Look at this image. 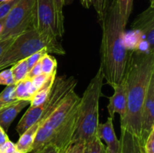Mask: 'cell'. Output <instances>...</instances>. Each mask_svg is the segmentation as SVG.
I'll use <instances>...</instances> for the list:
<instances>
[{
    "label": "cell",
    "instance_id": "52a82bcc",
    "mask_svg": "<svg viewBox=\"0 0 154 153\" xmlns=\"http://www.w3.org/2000/svg\"><path fill=\"white\" fill-rule=\"evenodd\" d=\"M33 28L50 38H58L53 0H36Z\"/></svg>",
    "mask_w": 154,
    "mask_h": 153
},
{
    "label": "cell",
    "instance_id": "603a6c76",
    "mask_svg": "<svg viewBox=\"0 0 154 153\" xmlns=\"http://www.w3.org/2000/svg\"><path fill=\"white\" fill-rule=\"evenodd\" d=\"M46 53H48L47 49H42L40 51H38V52H35L34 54H32V55H31L30 56H29L28 58H26L29 70L35 64H37V63L42 59V57H43Z\"/></svg>",
    "mask_w": 154,
    "mask_h": 153
},
{
    "label": "cell",
    "instance_id": "f546056e",
    "mask_svg": "<svg viewBox=\"0 0 154 153\" xmlns=\"http://www.w3.org/2000/svg\"><path fill=\"white\" fill-rule=\"evenodd\" d=\"M16 150V146L10 140L0 146V153H12Z\"/></svg>",
    "mask_w": 154,
    "mask_h": 153
},
{
    "label": "cell",
    "instance_id": "5b68a950",
    "mask_svg": "<svg viewBox=\"0 0 154 153\" xmlns=\"http://www.w3.org/2000/svg\"><path fill=\"white\" fill-rule=\"evenodd\" d=\"M47 49L48 53L65 55L66 50L57 38H50L32 28L17 36L0 61V71L35 52Z\"/></svg>",
    "mask_w": 154,
    "mask_h": 153
},
{
    "label": "cell",
    "instance_id": "4dcf8cb0",
    "mask_svg": "<svg viewBox=\"0 0 154 153\" xmlns=\"http://www.w3.org/2000/svg\"><path fill=\"white\" fill-rule=\"evenodd\" d=\"M111 1H112V0H99V10H98L97 11L99 20L101 19V17L102 16L103 14L105 13V10H106L107 9H108V8L109 7Z\"/></svg>",
    "mask_w": 154,
    "mask_h": 153
},
{
    "label": "cell",
    "instance_id": "7c38bea8",
    "mask_svg": "<svg viewBox=\"0 0 154 153\" xmlns=\"http://www.w3.org/2000/svg\"><path fill=\"white\" fill-rule=\"evenodd\" d=\"M30 104L29 100H16L8 106L0 110V126L5 132L8 130L11 124L23 109Z\"/></svg>",
    "mask_w": 154,
    "mask_h": 153
},
{
    "label": "cell",
    "instance_id": "d6a6232c",
    "mask_svg": "<svg viewBox=\"0 0 154 153\" xmlns=\"http://www.w3.org/2000/svg\"><path fill=\"white\" fill-rule=\"evenodd\" d=\"M81 2L86 8H90L91 6H93L96 12L99 10V0H81Z\"/></svg>",
    "mask_w": 154,
    "mask_h": 153
},
{
    "label": "cell",
    "instance_id": "3957f363",
    "mask_svg": "<svg viewBox=\"0 0 154 153\" xmlns=\"http://www.w3.org/2000/svg\"><path fill=\"white\" fill-rule=\"evenodd\" d=\"M80 101L81 98L75 90L66 96L40 124L30 152L38 151L47 145L54 146L60 152H64L75 134Z\"/></svg>",
    "mask_w": 154,
    "mask_h": 153
},
{
    "label": "cell",
    "instance_id": "1f68e13d",
    "mask_svg": "<svg viewBox=\"0 0 154 153\" xmlns=\"http://www.w3.org/2000/svg\"><path fill=\"white\" fill-rule=\"evenodd\" d=\"M32 153H61L60 150L53 145H47L45 147Z\"/></svg>",
    "mask_w": 154,
    "mask_h": 153
},
{
    "label": "cell",
    "instance_id": "277c9868",
    "mask_svg": "<svg viewBox=\"0 0 154 153\" xmlns=\"http://www.w3.org/2000/svg\"><path fill=\"white\" fill-rule=\"evenodd\" d=\"M103 80V72L99 67L81 98L77 127L72 142L83 141L87 145L96 135Z\"/></svg>",
    "mask_w": 154,
    "mask_h": 153
},
{
    "label": "cell",
    "instance_id": "484cf974",
    "mask_svg": "<svg viewBox=\"0 0 154 153\" xmlns=\"http://www.w3.org/2000/svg\"><path fill=\"white\" fill-rule=\"evenodd\" d=\"M143 151L144 153H154V128L143 144Z\"/></svg>",
    "mask_w": 154,
    "mask_h": 153
},
{
    "label": "cell",
    "instance_id": "836d02e7",
    "mask_svg": "<svg viewBox=\"0 0 154 153\" xmlns=\"http://www.w3.org/2000/svg\"><path fill=\"white\" fill-rule=\"evenodd\" d=\"M3 25H4V20H0V34H1L2 32Z\"/></svg>",
    "mask_w": 154,
    "mask_h": 153
},
{
    "label": "cell",
    "instance_id": "2e32d148",
    "mask_svg": "<svg viewBox=\"0 0 154 153\" xmlns=\"http://www.w3.org/2000/svg\"><path fill=\"white\" fill-rule=\"evenodd\" d=\"M66 0H53L56 14V26H57L58 38H61L65 33L64 28V14L63 7Z\"/></svg>",
    "mask_w": 154,
    "mask_h": 153
},
{
    "label": "cell",
    "instance_id": "f1b7e54d",
    "mask_svg": "<svg viewBox=\"0 0 154 153\" xmlns=\"http://www.w3.org/2000/svg\"><path fill=\"white\" fill-rule=\"evenodd\" d=\"M42 74V66H41V60L37 63V64H35L28 72V74H27V77L28 79L32 80V78L35 77V76H38L39 74Z\"/></svg>",
    "mask_w": 154,
    "mask_h": 153
},
{
    "label": "cell",
    "instance_id": "4316f807",
    "mask_svg": "<svg viewBox=\"0 0 154 153\" xmlns=\"http://www.w3.org/2000/svg\"><path fill=\"white\" fill-rule=\"evenodd\" d=\"M51 76V75H50ZM49 76L48 75H45L44 74H39L38 76H35V77L32 78L31 80V83H32V86L33 90H34L35 93L36 92L38 89L41 88L42 86L44 85L45 82L47 81V80L48 79Z\"/></svg>",
    "mask_w": 154,
    "mask_h": 153
},
{
    "label": "cell",
    "instance_id": "e575fe53",
    "mask_svg": "<svg viewBox=\"0 0 154 153\" xmlns=\"http://www.w3.org/2000/svg\"><path fill=\"white\" fill-rule=\"evenodd\" d=\"M150 2V5L152 6H154V0H149Z\"/></svg>",
    "mask_w": 154,
    "mask_h": 153
},
{
    "label": "cell",
    "instance_id": "d6986e66",
    "mask_svg": "<svg viewBox=\"0 0 154 153\" xmlns=\"http://www.w3.org/2000/svg\"><path fill=\"white\" fill-rule=\"evenodd\" d=\"M133 1L134 0H117L120 14L126 25L133 8Z\"/></svg>",
    "mask_w": 154,
    "mask_h": 153
},
{
    "label": "cell",
    "instance_id": "ac0fdd59",
    "mask_svg": "<svg viewBox=\"0 0 154 153\" xmlns=\"http://www.w3.org/2000/svg\"><path fill=\"white\" fill-rule=\"evenodd\" d=\"M42 74L50 76L57 71V62L54 56L46 53L41 59Z\"/></svg>",
    "mask_w": 154,
    "mask_h": 153
},
{
    "label": "cell",
    "instance_id": "9c48e42d",
    "mask_svg": "<svg viewBox=\"0 0 154 153\" xmlns=\"http://www.w3.org/2000/svg\"><path fill=\"white\" fill-rule=\"evenodd\" d=\"M131 26L132 30L139 32L145 37L151 50L154 51V6L150 5L138 15Z\"/></svg>",
    "mask_w": 154,
    "mask_h": 153
},
{
    "label": "cell",
    "instance_id": "ffe728a7",
    "mask_svg": "<svg viewBox=\"0 0 154 153\" xmlns=\"http://www.w3.org/2000/svg\"><path fill=\"white\" fill-rule=\"evenodd\" d=\"M14 88L15 84L7 86L5 88H4V90L0 93V110L16 100L14 98Z\"/></svg>",
    "mask_w": 154,
    "mask_h": 153
},
{
    "label": "cell",
    "instance_id": "5bb4252c",
    "mask_svg": "<svg viewBox=\"0 0 154 153\" xmlns=\"http://www.w3.org/2000/svg\"><path fill=\"white\" fill-rule=\"evenodd\" d=\"M57 72H54L51 76H49V77L47 80L46 82L44 83V85L36 91V92L35 93L34 95L32 98L31 100H30V106L35 107V106H40L42 104L45 103V100L48 99L51 89H52V86L54 85L56 76H57Z\"/></svg>",
    "mask_w": 154,
    "mask_h": 153
},
{
    "label": "cell",
    "instance_id": "ba28073f",
    "mask_svg": "<svg viewBox=\"0 0 154 153\" xmlns=\"http://www.w3.org/2000/svg\"><path fill=\"white\" fill-rule=\"evenodd\" d=\"M154 128V75L150 81L141 114V143L144 144L150 130Z\"/></svg>",
    "mask_w": 154,
    "mask_h": 153
},
{
    "label": "cell",
    "instance_id": "cb8c5ba5",
    "mask_svg": "<svg viewBox=\"0 0 154 153\" xmlns=\"http://www.w3.org/2000/svg\"><path fill=\"white\" fill-rule=\"evenodd\" d=\"M19 2V0H8L0 4V20H4L8 14L14 8V6Z\"/></svg>",
    "mask_w": 154,
    "mask_h": 153
},
{
    "label": "cell",
    "instance_id": "8fae6325",
    "mask_svg": "<svg viewBox=\"0 0 154 153\" xmlns=\"http://www.w3.org/2000/svg\"><path fill=\"white\" fill-rule=\"evenodd\" d=\"M96 135L105 142L108 153H120V140L116 136L114 128V118L108 117L105 123H99Z\"/></svg>",
    "mask_w": 154,
    "mask_h": 153
},
{
    "label": "cell",
    "instance_id": "4fadbf2b",
    "mask_svg": "<svg viewBox=\"0 0 154 153\" xmlns=\"http://www.w3.org/2000/svg\"><path fill=\"white\" fill-rule=\"evenodd\" d=\"M120 153H144L139 140L125 128H121Z\"/></svg>",
    "mask_w": 154,
    "mask_h": 153
},
{
    "label": "cell",
    "instance_id": "d590c367",
    "mask_svg": "<svg viewBox=\"0 0 154 153\" xmlns=\"http://www.w3.org/2000/svg\"><path fill=\"white\" fill-rule=\"evenodd\" d=\"M12 153H23V152H21L18 151V150H16V151H14V152H12Z\"/></svg>",
    "mask_w": 154,
    "mask_h": 153
},
{
    "label": "cell",
    "instance_id": "74e56055",
    "mask_svg": "<svg viewBox=\"0 0 154 153\" xmlns=\"http://www.w3.org/2000/svg\"><path fill=\"white\" fill-rule=\"evenodd\" d=\"M86 149H87V148H86ZM85 153H87V150L85 151Z\"/></svg>",
    "mask_w": 154,
    "mask_h": 153
},
{
    "label": "cell",
    "instance_id": "7402d4cb",
    "mask_svg": "<svg viewBox=\"0 0 154 153\" xmlns=\"http://www.w3.org/2000/svg\"><path fill=\"white\" fill-rule=\"evenodd\" d=\"M87 144L83 141L72 142L63 153H85Z\"/></svg>",
    "mask_w": 154,
    "mask_h": 153
},
{
    "label": "cell",
    "instance_id": "44dd1931",
    "mask_svg": "<svg viewBox=\"0 0 154 153\" xmlns=\"http://www.w3.org/2000/svg\"><path fill=\"white\" fill-rule=\"evenodd\" d=\"M87 153H108L105 143L97 135L87 145Z\"/></svg>",
    "mask_w": 154,
    "mask_h": 153
},
{
    "label": "cell",
    "instance_id": "83f0119b",
    "mask_svg": "<svg viewBox=\"0 0 154 153\" xmlns=\"http://www.w3.org/2000/svg\"><path fill=\"white\" fill-rule=\"evenodd\" d=\"M17 36H13V37H10L7 39H5V40L0 41V61L2 58L3 56H4L5 52L7 50L8 48L11 45V44L13 43L14 40H15V38H17Z\"/></svg>",
    "mask_w": 154,
    "mask_h": 153
},
{
    "label": "cell",
    "instance_id": "8992f818",
    "mask_svg": "<svg viewBox=\"0 0 154 153\" xmlns=\"http://www.w3.org/2000/svg\"><path fill=\"white\" fill-rule=\"evenodd\" d=\"M36 0H19L4 19L0 41L34 27Z\"/></svg>",
    "mask_w": 154,
    "mask_h": 153
},
{
    "label": "cell",
    "instance_id": "9a60e30c",
    "mask_svg": "<svg viewBox=\"0 0 154 153\" xmlns=\"http://www.w3.org/2000/svg\"><path fill=\"white\" fill-rule=\"evenodd\" d=\"M35 92L32 86L31 80L26 78L23 80L15 84L14 98L15 100H24L30 101Z\"/></svg>",
    "mask_w": 154,
    "mask_h": 153
},
{
    "label": "cell",
    "instance_id": "30bf717a",
    "mask_svg": "<svg viewBox=\"0 0 154 153\" xmlns=\"http://www.w3.org/2000/svg\"><path fill=\"white\" fill-rule=\"evenodd\" d=\"M114 88V94L109 98V103L107 106L109 117L114 118L115 113H118L120 117V121L124 118L126 112L127 99H126V86L124 81L122 80L120 83L112 87Z\"/></svg>",
    "mask_w": 154,
    "mask_h": 153
},
{
    "label": "cell",
    "instance_id": "d4e9b609",
    "mask_svg": "<svg viewBox=\"0 0 154 153\" xmlns=\"http://www.w3.org/2000/svg\"><path fill=\"white\" fill-rule=\"evenodd\" d=\"M14 84L11 70L10 69H4L0 71V85L10 86Z\"/></svg>",
    "mask_w": 154,
    "mask_h": 153
},
{
    "label": "cell",
    "instance_id": "6da1fadb",
    "mask_svg": "<svg viewBox=\"0 0 154 153\" xmlns=\"http://www.w3.org/2000/svg\"><path fill=\"white\" fill-rule=\"evenodd\" d=\"M154 75V52H141L132 50L128 59L123 80L126 86L127 106L124 118L120 121L125 128L141 140V114L143 102Z\"/></svg>",
    "mask_w": 154,
    "mask_h": 153
},
{
    "label": "cell",
    "instance_id": "8d00e7d4",
    "mask_svg": "<svg viewBox=\"0 0 154 153\" xmlns=\"http://www.w3.org/2000/svg\"><path fill=\"white\" fill-rule=\"evenodd\" d=\"M6 1H8V0H0V4H2V3L5 2H6Z\"/></svg>",
    "mask_w": 154,
    "mask_h": 153
},
{
    "label": "cell",
    "instance_id": "7a4b0ae2",
    "mask_svg": "<svg viewBox=\"0 0 154 153\" xmlns=\"http://www.w3.org/2000/svg\"><path fill=\"white\" fill-rule=\"evenodd\" d=\"M102 30L100 46V67L104 79L111 87L123 79L128 59L125 28L117 0H112L101 19Z\"/></svg>",
    "mask_w": 154,
    "mask_h": 153
},
{
    "label": "cell",
    "instance_id": "e0dca14e",
    "mask_svg": "<svg viewBox=\"0 0 154 153\" xmlns=\"http://www.w3.org/2000/svg\"><path fill=\"white\" fill-rule=\"evenodd\" d=\"M11 70L14 84L18 83L20 81L25 80L27 77V74L29 72L26 58L20 60L13 64L11 68Z\"/></svg>",
    "mask_w": 154,
    "mask_h": 153
}]
</instances>
